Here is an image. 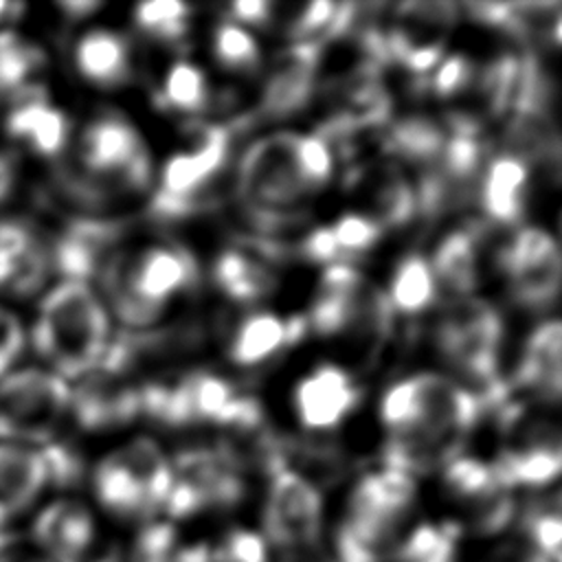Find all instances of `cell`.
I'll list each match as a JSON object with an SVG mask.
<instances>
[{"mask_svg": "<svg viewBox=\"0 0 562 562\" xmlns=\"http://www.w3.org/2000/svg\"><path fill=\"white\" fill-rule=\"evenodd\" d=\"M26 323V351L35 364L66 382L99 369L112 340L110 312L92 283L55 279L35 301Z\"/></svg>", "mask_w": 562, "mask_h": 562, "instance_id": "obj_1", "label": "cell"}, {"mask_svg": "<svg viewBox=\"0 0 562 562\" xmlns=\"http://www.w3.org/2000/svg\"><path fill=\"white\" fill-rule=\"evenodd\" d=\"M99 294L119 321L130 327L151 325L167 303L198 281V263L182 246H147L112 252L101 266Z\"/></svg>", "mask_w": 562, "mask_h": 562, "instance_id": "obj_2", "label": "cell"}, {"mask_svg": "<svg viewBox=\"0 0 562 562\" xmlns=\"http://www.w3.org/2000/svg\"><path fill=\"white\" fill-rule=\"evenodd\" d=\"M501 340L503 318L481 296L452 299L437 325L439 353L490 408L507 404V384L498 375Z\"/></svg>", "mask_w": 562, "mask_h": 562, "instance_id": "obj_3", "label": "cell"}, {"mask_svg": "<svg viewBox=\"0 0 562 562\" xmlns=\"http://www.w3.org/2000/svg\"><path fill=\"white\" fill-rule=\"evenodd\" d=\"M94 503L121 520H149L165 507L171 461L149 437H134L103 454L86 476Z\"/></svg>", "mask_w": 562, "mask_h": 562, "instance_id": "obj_4", "label": "cell"}, {"mask_svg": "<svg viewBox=\"0 0 562 562\" xmlns=\"http://www.w3.org/2000/svg\"><path fill=\"white\" fill-rule=\"evenodd\" d=\"M490 411L472 389L437 373H419L391 386L380 404V417L389 432H430L461 441Z\"/></svg>", "mask_w": 562, "mask_h": 562, "instance_id": "obj_5", "label": "cell"}, {"mask_svg": "<svg viewBox=\"0 0 562 562\" xmlns=\"http://www.w3.org/2000/svg\"><path fill=\"white\" fill-rule=\"evenodd\" d=\"M296 136L294 132L268 134L255 140L237 165V198L261 228L292 220L307 195L296 167Z\"/></svg>", "mask_w": 562, "mask_h": 562, "instance_id": "obj_6", "label": "cell"}, {"mask_svg": "<svg viewBox=\"0 0 562 562\" xmlns=\"http://www.w3.org/2000/svg\"><path fill=\"white\" fill-rule=\"evenodd\" d=\"M68 154L92 191H143L151 182V158L143 136L114 112L97 114L75 130Z\"/></svg>", "mask_w": 562, "mask_h": 562, "instance_id": "obj_7", "label": "cell"}, {"mask_svg": "<svg viewBox=\"0 0 562 562\" xmlns=\"http://www.w3.org/2000/svg\"><path fill=\"white\" fill-rule=\"evenodd\" d=\"M70 382L40 364H20L0 380V439L44 448L61 437Z\"/></svg>", "mask_w": 562, "mask_h": 562, "instance_id": "obj_8", "label": "cell"}, {"mask_svg": "<svg viewBox=\"0 0 562 562\" xmlns=\"http://www.w3.org/2000/svg\"><path fill=\"white\" fill-rule=\"evenodd\" d=\"M231 143L233 136L226 125H189V147L162 165L151 213L176 220L211 204L215 182L228 167Z\"/></svg>", "mask_w": 562, "mask_h": 562, "instance_id": "obj_9", "label": "cell"}, {"mask_svg": "<svg viewBox=\"0 0 562 562\" xmlns=\"http://www.w3.org/2000/svg\"><path fill=\"white\" fill-rule=\"evenodd\" d=\"M246 494L241 470L215 446H195L171 461V487L165 501L171 518H191L202 512L231 509Z\"/></svg>", "mask_w": 562, "mask_h": 562, "instance_id": "obj_10", "label": "cell"}, {"mask_svg": "<svg viewBox=\"0 0 562 562\" xmlns=\"http://www.w3.org/2000/svg\"><path fill=\"white\" fill-rule=\"evenodd\" d=\"M261 527L268 547L283 553L303 555L314 549L323 531V498L318 487L290 465L268 472Z\"/></svg>", "mask_w": 562, "mask_h": 562, "instance_id": "obj_11", "label": "cell"}, {"mask_svg": "<svg viewBox=\"0 0 562 562\" xmlns=\"http://www.w3.org/2000/svg\"><path fill=\"white\" fill-rule=\"evenodd\" d=\"M20 540L46 562H99V522L72 494H50L24 525Z\"/></svg>", "mask_w": 562, "mask_h": 562, "instance_id": "obj_12", "label": "cell"}, {"mask_svg": "<svg viewBox=\"0 0 562 562\" xmlns=\"http://www.w3.org/2000/svg\"><path fill=\"white\" fill-rule=\"evenodd\" d=\"M72 119L59 108L48 88L35 90L0 110V143L22 162H55L70 149Z\"/></svg>", "mask_w": 562, "mask_h": 562, "instance_id": "obj_13", "label": "cell"}, {"mask_svg": "<svg viewBox=\"0 0 562 562\" xmlns=\"http://www.w3.org/2000/svg\"><path fill=\"white\" fill-rule=\"evenodd\" d=\"M53 281L50 235L29 217L0 213V301L33 303Z\"/></svg>", "mask_w": 562, "mask_h": 562, "instance_id": "obj_14", "label": "cell"}, {"mask_svg": "<svg viewBox=\"0 0 562 562\" xmlns=\"http://www.w3.org/2000/svg\"><path fill=\"white\" fill-rule=\"evenodd\" d=\"M457 22L454 2H402L393 7L391 24L382 29L389 61L413 75H428L443 57L450 29Z\"/></svg>", "mask_w": 562, "mask_h": 562, "instance_id": "obj_15", "label": "cell"}, {"mask_svg": "<svg viewBox=\"0 0 562 562\" xmlns=\"http://www.w3.org/2000/svg\"><path fill=\"white\" fill-rule=\"evenodd\" d=\"M560 248L553 235L525 226L498 252V266L514 301L529 310H544L560 292Z\"/></svg>", "mask_w": 562, "mask_h": 562, "instance_id": "obj_16", "label": "cell"}, {"mask_svg": "<svg viewBox=\"0 0 562 562\" xmlns=\"http://www.w3.org/2000/svg\"><path fill=\"white\" fill-rule=\"evenodd\" d=\"M446 490L468 512L476 533L492 536L509 527L516 514L512 490L501 481L496 468L474 457H454L443 465Z\"/></svg>", "mask_w": 562, "mask_h": 562, "instance_id": "obj_17", "label": "cell"}, {"mask_svg": "<svg viewBox=\"0 0 562 562\" xmlns=\"http://www.w3.org/2000/svg\"><path fill=\"white\" fill-rule=\"evenodd\" d=\"M50 494L42 448L0 439V533L20 538L33 512Z\"/></svg>", "mask_w": 562, "mask_h": 562, "instance_id": "obj_18", "label": "cell"}, {"mask_svg": "<svg viewBox=\"0 0 562 562\" xmlns=\"http://www.w3.org/2000/svg\"><path fill=\"white\" fill-rule=\"evenodd\" d=\"M323 64V44L292 42L279 50L263 77L261 112L268 119H288L301 112L314 97Z\"/></svg>", "mask_w": 562, "mask_h": 562, "instance_id": "obj_19", "label": "cell"}, {"mask_svg": "<svg viewBox=\"0 0 562 562\" xmlns=\"http://www.w3.org/2000/svg\"><path fill=\"white\" fill-rule=\"evenodd\" d=\"M140 413V386L125 384L119 375L94 369L70 384L68 419L81 430H110L136 419Z\"/></svg>", "mask_w": 562, "mask_h": 562, "instance_id": "obj_20", "label": "cell"}, {"mask_svg": "<svg viewBox=\"0 0 562 562\" xmlns=\"http://www.w3.org/2000/svg\"><path fill=\"white\" fill-rule=\"evenodd\" d=\"M492 465L512 492L516 487H547L562 470V448L555 426L544 422L525 426Z\"/></svg>", "mask_w": 562, "mask_h": 562, "instance_id": "obj_21", "label": "cell"}, {"mask_svg": "<svg viewBox=\"0 0 562 562\" xmlns=\"http://www.w3.org/2000/svg\"><path fill=\"white\" fill-rule=\"evenodd\" d=\"M360 389L336 364H321L294 391L296 415L305 428L327 430L338 426L358 404Z\"/></svg>", "mask_w": 562, "mask_h": 562, "instance_id": "obj_22", "label": "cell"}, {"mask_svg": "<svg viewBox=\"0 0 562 562\" xmlns=\"http://www.w3.org/2000/svg\"><path fill=\"white\" fill-rule=\"evenodd\" d=\"M70 64L75 75L97 90H116L132 79V48L121 33L105 26L75 37Z\"/></svg>", "mask_w": 562, "mask_h": 562, "instance_id": "obj_23", "label": "cell"}, {"mask_svg": "<svg viewBox=\"0 0 562 562\" xmlns=\"http://www.w3.org/2000/svg\"><path fill=\"white\" fill-rule=\"evenodd\" d=\"M415 496L417 487L413 476L391 468H382L358 479L349 494L345 512L402 527L404 518L413 509Z\"/></svg>", "mask_w": 562, "mask_h": 562, "instance_id": "obj_24", "label": "cell"}, {"mask_svg": "<svg viewBox=\"0 0 562 562\" xmlns=\"http://www.w3.org/2000/svg\"><path fill=\"white\" fill-rule=\"evenodd\" d=\"M48 55L44 46L20 26L0 31V110L46 88Z\"/></svg>", "mask_w": 562, "mask_h": 562, "instance_id": "obj_25", "label": "cell"}, {"mask_svg": "<svg viewBox=\"0 0 562 562\" xmlns=\"http://www.w3.org/2000/svg\"><path fill=\"white\" fill-rule=\"evenodd\" d=\"M529 169L512 154H501L481 171L479 202L485 217L498 226L520 222L527 204Z\"/></svg>", "mask_w": 562, "mask_h": 562, "instance_id": "obj_26", "label": "cell"}, {"mask_svg": "<svg viewBox=\"0 0 562 562\" xmlns=\"http://www.w3.org/2000/svg\"><path fill=\"white\" fill-rule=\"evenodd\" d=\"M463 9L479 22L503 29L525 40L560 44L562 7L560 2H468Z\"/></svg>", "mask_w": 562, "mask_h": 562, "instance_id": "obj_27", "label": "cell"}, {"mask_svg": "<svg viewBox=\"0 0 562 562\" xmlns=\"http://www.w3.org/2000/svg\"><path fill=\"white\" fill-rule=\"evenodd\" d=\"M514 378L518 386L549 404H558L562 391V329L558 318L531 331Z\"/></svg>", "mask_w": 562, "mask_h": 562, "instance_id": "obj_28", "label": "cell"}, {"mask_svg": "<svg viewBox=\"0 0 562 562\" xmlns=\"http://www.w3.org/2000/svg\"><path fill=\"white\" fill-rule=\"evenodd\" d=\"M305 327V318L296 316L279 318L270 312L250 314L235 327L228 340V356L239 367H255L301 338Z\"/></svg>", "mask_w": 562, "mask_h": 562, "instance_id": "obj_29", "label": "cell"}, {"mask_svg": "<svg viewBox=\"0 0 562 562\" xmlns=\"http://www.w3.org/2000/svg\"><path fill=\"white\" fill-rule=\"evenodd\" d=\"M369 198V215L382 228H400L417 213V198L411 182L395 165H373L356 176Z\"/></svg>", "mask_w": 562, "mask_h": 562, "instance_id": "obj_30", "label": "cell"}, {"mask_svg": "<svg viewBox=\"0 0 562 562\" xmlns=\"http://www.w3.org/2000/svg\"><path fill=\"white\" fill-rule=\"evenodd\" d=\"M435 281L454 299L470 296L479 283V233L474 228L450 231L428 261Z\"/></svg>", "mask_w": 562, "mask_h": 562, "instance_id": "obj_31", "label": "cell"}, {"mask_svg": "<svg viewBox=\"0 0 562 562\" xmlns=\"http://www.w3.org/2000/svg\"><path fill=\"white\" fill-rule=\"evenodd\" d=\"M213 283L237 303H255L277 288L274 272L241 248L222 250L211 268Z\"/></svg>", "mask_w": 562, "mask_h": 562, "instance_id": "obj_32", "label": "cell"}, {"mask_svg": "<svg viewBox=\"0 0 562 562\" xmlns=\"http://www.w3.org/2000/svg\"><path fill=\"white\" fill-rule=\"evenodd\" d=\"M446 143V127L426 116H406L386 123L382 145L389 154L417 167H432Z\"/></svg>", "mask_w": 562, "mask_h": 562, "instance_id": "obj_33", "label": "cell"}, {"mask_svg": "<svg viewBox=\"0 0 562 562\" xmlns=\"http://www.w3.org/2000/svg\"><path fill=\"white\" fill-rule=\"evenodd\" d=\"M391 310L402 314H419L432 305L437 296V281L430 263L422 255L404 257L393 270L389 294H384Z\"/></svg>", "mask_w": 562, "mask_h": 562, "instance_id": "obj_34", "label": "cell"}, {"mask_svg": "<svg viewBox=\"0 0 562 562\" xmlns=\"http://www.w3.org/2000/svg\"><path fill=\"white\" fill-rule=\"evenodd\" d=\"M459 536L457 522H419L402 536L393 562H459Z\"/></svg>", "mask_w": 562, "mask_h": 562, "instance_id": "obj_35", "label": "cell"}, {"mask_svg": "<svg viewBox=\"0 0 562 562\" xmlns=\"http://www.w3.org/2000/svg\"><path fill=\"white\" fill-rule=\"evenodd\" d=\"M158 103L176 112H202L209 105V81L200 66L176 61L158 90Z\"/></svg>", "mask_w": 562, "mask_h": 562, "instance_id": "obj_36", "label": "cell"}, {"mask_svg": "<svg viewBox=\"0 0 562 562\" xmlns=\"http://www.w3.org/2000/svg\"><path fill=\"white\" fill-rule=\"evenodd\" d=\"M522 533L531 547L529 562H560V540H562V520L560 505L553 496L551 503H533L522 516Z\"/></svg>", "mask_w": 562, "mask_h": 562, "instance_id": "obj_37", "label": "cell"}, {"mask_svg": "<svg viewBox=\"0 0 562 562\" xmlns=\"http://www.w3.org/2000/svg\"><path fill=\"white\" fill-rule=\"evenodd\" d=\"M191 9L176 0H154L134 7V24L160 42H178L189 29Z\"/></svg>", "mask_w": 562, "mask_h": 562, "instance_id": "obj_38", "label": "cell"}, {"mask_svg": "<svg viewBox=\"0 0 562 562\" xmlns=\"http://www.w3.org/2000/svg\"><path fill=\"white\" fill-rule=\"evenodd\" d=\"M213 55L224 68L235 72H255L261 64V55L255 37L231 20H224L215 26Z\"/></svg>", "mask_w": 562, "mask_h": 562, "instance_id": "obj_39", "label": "cell"}, {"mask_svg": "<svg viewBox=\"0 0 562 562\" xmlns=\"http://www.w3.org/2000/svg\"><path fill=\"white\" fill-rule=\"evenodd\" d=\"M296 167L301 173V182L310 193L321 191L334 173V154L331 145L314 134H299L296 136Z\"/></svg>", "mask_w": 562, "mask_h": 562, "instance_id": "obj_40", "label": "cell"}, {"mask_svg": "<svg viewBox=\"0 0 562 562\" xmlns=\"http://www.w3.org/2000/svg\"><path fill=\"white\" fill-rule=\"evenodd\" d=\"M327 228L331 233V239L342 263H349L347 257H356L360 252L371 250L384 233V228L364 213H347Z\"/></svg>", "mask_w": 562, "mask_h": 562, "instance_id": "obj_41", "label": "cell"}, {"mask_svg": "<svg viewBox=\"0 0 562 562\" xmlns=\"http://www.w3.org/2000/svg\"><path fill=\"white\" fill-rule=\"evenodd\" d=\"M180 547L171 522H147L136 533L127 562H176Z\"/></svg>", "mask_w": 562, "mask_h": 562, "instance_id": "obj_42", "label": "cell"}, {"mask_svg": "<svg viewBox=\"0 0 562 562\" xmlns=\"http://www.w3.org/2000/svg\"><path fill=\"white\" fill-rule=\"evenodd\" d=\"M211 547L215 562H270V547L259 531L233 527Z\"/></svg>", "mask_w": 562, "mask_h": 562, "instance_id": "obj_43", "label": "cell"}, {"mask_svg": "<svg viewBox=\"0 0 562 562\" xmlns=\"http://www.w3.org/2000/svg\"><path fill=\"white\" fill-rule=\"evenodd\" d=\"M26 356V323L18 307L0 301V380Z\"/></svg>", "mask_w": 562, "mask_h": 562, "instance_id": "obj_44", "label": "cell"}, {"mask_svg": "<svg viewBox=\"0 0 562 562\" xmlns=\"http://www.w3.org/2000/svg\"><path fill=\"white\" fill-rule=\"evenodd\" d=\"M476 75V66L472 64L470 57L465 55H448L446 59H441L437 64V68L432 70L430 77V90L441 97V99H450L457 97L465 90H470L472 81Z\"/></svg>", "mask_w": 562, "mask_h": 562, "instance_id": "obj_45", "label": "cell"}, {"mask_svg": "<svg viewBox=\"0 0 562 562\" xmlns=\"http://www.w3.org/2000/svg\"><path fill=\"white\" fill-rule=\"evenodd\" d=\"M22 162L0 143V213L11 204L20 189Z\"/></svg>", "mask_w": 562, "mask_h": 562, "instance_id": "obj_46", "label": "cell"}, {"mask_svg": "<svg viewBox=\"0 0 562 562\" xmlns=\"http://www.w3.org/2000/svg\"><path fill=\"white\" fill-rule=\"evenodd\" d=\"M226 11L231 15V22H235V24L244 22V24L261 26L272 20L274 4L266 2V0H237V2L228 4Z\"/></svg>", "mask_w": 562, "mask_h": 562, "instance_id": "obj_47", "label": "cell"}, {"mask_svg": "<svg viewBox=\"0 0 562 562\" xmlns=\"http://www.w3.org/2000/svg\"><path fill=\"white\" fill-rule=\"evenodd\" d=\"M0 562H46V560L40 558L33 549H29L22 540H15L0 551Z\"/></svg>", "mask_w": 562, "mask_h": 562, "instance_id": "obj_48", "label": "cell"}, {"mask_svg": "<svg viewBox=\"0 0 562 562\" xmlns=\"http://www.w3.org/2000/svg\"><path fill=\"white\" fill-rule=\"evenodd\" d=\"M57 9L64 13V18H70V20H83L88 18L90 13L99 11L101 9V2H94V0H70V2H59Z\"/></svg>", "mask_w": 562, "mask_h": 562, "instance_id": "obj_49", "label": "cell"}, {"mask_svg": "<svg viewBox=\"0 0 562 562\" xmlns=\"http://www.w3.org/2000/svg\"><path fill=\"white\" fill-rule=\"evenodd\" d=\"M26 9L29 7L22 4V2H4V0H0V31L18 26V22L22 20Z\"/></svg>", "mask_w": 562, "mask_h": 562, "instance_id": "obj_50", "label": "cell"}, {"mask_svg": "<svg viewBox=\"0 0 562 562\" xmlns=\"http://www.w3.org/2000/svg\"><path fill=\"white\" fill-rule=\"evenodd\" d=\"M99 562H123V560H121V558H119L114 551H108V553H105V555H103Z\"/></svg>", "mask_w": 562, "mask_h": 562, "instance_id": "obj_51", "label": "cell"}]
</instances>
